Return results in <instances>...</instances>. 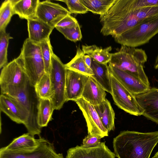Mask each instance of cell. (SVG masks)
<instances>
[{
    "label": "cell",
    "mask_w": 158,
    "mask_h": 158,
    "mask_svg": "<svg viewBox=\"0 0 158 158\" xmlns=\"http://www.w3.org/2000/svg\"><path fill=\"white\" fill-rule=\"evenodd\" d=\"M135 0H116L105 14L100 15L101 33L113 37L129 30L141 21L158 15V6L137 8Z\"/></svg>",
    "instance_id": "6da1fadb"
},
{
    "label": "cell",
    "mask_w": 158,
    "mask_h": 158,
    "mask_svg": "<svg viewBox=\"0 0 158 158\" xmlns=\"http://www.w3.org/2000/svg\"><path fill=\"white\" fill-rule=\"evenodd\" d=\"M158 143V131L143 133L124 131L113 140L114 153L118 158H149Z\"/></svg>",
    "instance_id": "7a4b0ae2"
},
{
    "label": "cell",
    "mask_w": 158,
    "mask_h": 158,
    "mask_svg": "<svg viewBox=\"0 0 158 158\" xmlns=\"http://www.w3.org/2000/svg\"><path fill=\"white\" fill-rule=\"evenodd\" d=\"M147 58L145 51L142 49L122 45L118 52L112 53L109 64L132 75L150 86L143 67Z\"/></svg>",
    "instance_id": "3957f363"
},
{
    "label": "cell",
    "mask_w": 158,
    "mask_h": 158,
    "mask_svg": "<svg viewBox=\"0 0 158 158\" xmlns=\"http://www.w3.org/2000/svg\"><path fill=\"white\" fill-rule=\"evenodd\" d=\"M29 80L20 53L2 68L0 76L1 94L10 96L24 88Z\"/></svg>",
    "instance_id": "277c9868"
},
{
    "label": "cell",
    "mask_w": 158,
    "mask_h": 158,
    "mask_svg": "<svg viewBox=\"0 0 158 158\" xmlns=\"http://www.w3.org/2000/svg\"><path fill=\"white\" fill-rule=\"evenodd\" d=\"M16 99L22 105L27 115V120L24 124L28 133L33 137L40 136L41 128L38 123L40 98L38 96L35 86L29 80L25 87L9 96Z\"/></svg>",
    "instance_id": "5b68a950"
},
{
    "label": "cell",
    "mask_w": 158,
    "mask_h": 158,
    "mask_svg": "<svg viewBox=\"0 0 158 158\" xmlns=\"http://www.w3.org/2000/svg\"><path fill=\"white\" fill-rule=\"evenodd\" d=\"M158 33V15L145 19L122 34L114 37L122 45L136 48L147 43Z\"/></svg>",
    "instance_id": "8992f818"
},
{
    "label": "cell",
    "mask_w": 158,
    "mask_h": 158,
    "mask_svg": "<svg viewBox=\"0 0 158 158\" xmlns=\"http://www.w3.org/2000/svg\"><path fill=\"white\" fill-rule=\"evenodd\" d=\"M20 53L29 81L35 86L45 73L40 44L27 38L24 42Z\"/></svg>",
    "instance_id": "52a82bcc"
},
{
    "label": "cell",
    "mask_w": 158,
    "mask_h": 158,
    "mask_svg": "<svg viewBox=\"0 0 158 158\" xmlns=\"http://www.w3.org/2000/svg\"><path fill=\"white\" fill-rule=\"evenodd\" d=\"M50 73L52 96L50 98L54 109L60 110L66 102L65 87L66 68L53 52Z\"/></svg>",
    "instance_id": "ba28073f"
},
{
    "label": "cell",
    "mask_w": 158,
    "mask_h": 158,
    "mask_svg": "<svg viewBox=\"0 0 158 158\" xmlns=\"http://www.w3.org/2000/svg\"><path fill=\"white\" fill-rule=\"evenodd\" d=\"M110 74L112 91L111 95L116 105L131 115H142L143 110L139 105L135 96Z\"/></svg>",
    "instance_id": "9c48e42d"
},
{
    "label": "cell",
    "mask_w": 158,
    "mask_h": 158,
    "mask_svg": "<svg viewBox=\"0 0 158 158\" xmlns=\"http://www.w3.org/2000/svg\"><path fill=\"white\" fill-rule=\"evenodd\" d=\"M39 143L34 149L19 151L0 150V158H64L62 153H57L53 143L40 137Z\"/></svg>",
    "instance_id": "30bf717a"
},
{
    "label": "cell",
    "mask_w": 158,
    "mask_h": 158,
    "mask_svg": "<svg viewBox=\"0 0 158 158\" xmlns=\"http://www.w3.org/2000/svg\"><path fill=\"white\" fill-rule=\"evenodd\" d=\"M75 102L85 119L88 134L97 136L101 138L108 136L109 132L103 125L94 106L82 97Z\"/></svg>",
    "instance_id": "8fae6325"
},
{
    "label": "cell",
    "mask_w": 158,
    "mask_h": 158,
    "mask_svg": "<svg viewBox=\"0 0 158 158\" xmlns=\"http://www.w3.org/2000/svg\"><path fill=\"white\" fill-rule=\"evenodd\" d=\"M69 14H71L69 11L59 4L46 0L40 2L36 10V17L54 28L61 20Z\"/></svg>",
    "instance_id": "7c38bea8"
},
{
    "label": "cell",
    "mask_w": 158,
    "mask_h": 158,
    "mask_svg": "<svg viewBox=\"0 0 158 158\" xmlns=\"http://www.w3.org/2000/svg\"><path fill=\"white\" fill-rule=\"evenodd\" d=\"M89 76L67 69L66 75V102L75 101L81 98Z\"/></svg>",
    "instance_id": "4fadbf2b"
},
{
    "label": "cell",
    "mask_w": 158,
    "mask_h": 158,
    "mask_svg": "<svg viewBox=\"0 0 158 158\" xmlns=\"http://www.w3.org/2000/svg\"><path fill=\"white\" fill-rule=\"evenodd\" d=\"M143 110L142 115L158 124V88H150L147 92L135 96Z\"/></svg>",
    "instance_id": "5bb4252c"
},
{
    "label": "cell",
    "mask_w": 158,
    "mask_h": 158,
    "mask_svg": "<svg viewBox=\"0 0 158 158\" xmlns=\"http://www.w3.org/2000/svg\"><path fill=\"white\" fill-rule=\"evenodd\" d=\"M104 142L92 147H85L77 145L69 149L66 158H115Z\"/></svg>",
    "instance_id": "9a60e30c"
},
{
    "label": "cell",
    "mask_w": 158,
    "mask_h": 158,
    "mask_svg": "<svg viewBox=\"0 0 158 158\" xmlns=\"http://www.w3.org/2000/svg\"><path fill=\"white\" fill-rule=\"evenodd\" d=\"M110 73L135 96L147 92L150 88L135 77L108 64Z\"/></svg>",
    "instance_id": "2e32d148"
},
{
    "label": "cell",
    "mask_w": 158,
    "mask_h": 158,
    "mask_svg": "<svg viewBox=\"0 0 158 158\" xmlns=\"http://www.w3.org/2000/svg\"><path fill=\"white\" fill-rule=\"evenodd\" d=\"M0 108L1 111L15 123L24 124L26 122L27 115L24 109L15 98L1 94Z\"/></svg>",
    "instance_id": "e0dca14e"
},
{
    "label": "cell",
    "mask_w": 158,
    "mask_h": 158,
    "mask_svg": "<svg viewBox=\"0 0 158 158\" xmlns=\"http://www.w3.org/2000/svg\"><path fill=\"white\" fill-rule=\"evenodd\" d=\"M27 20L28 38L32 42L40 44L50 38L54 28L36 18Z\"/></svg>",
    "instance_id": "ac0fdd59"
},
{
    "label": "cell",
    "mask_w": 158,
    "mask_h": 158,
    "mask_svg": "<svg viewBox=\"0 0 158 158\" xmlns=\"http://www.w3.org/2000/svg\"><path fill=\"white\" fill-rule=\"evenodd\" d=\"M105 91L92 76H89L81 97L95 106L100 104L106 99Z\"/></svg>",
    "instance_id": "d6986e66"
},
{
    "label": "cell",
    "mask_w": 158,
    "mask_h": 158,
    "mask_svg": "<svg viewBox=\"0 0 158 158\" xmlns=\"http://www.w3.org/2000/svg\"><path fill=\"white\" fill-rule=\"evenodd\" d=\"M90 68L94 74L91 76L105 91L111 94V83L107 64L100 63L92 58Z\"/></svg>",
    "instance_id": "ffe728a7"
},
{
    "label": "cell",
    "mask_w": 158,
    "mask_h": 158,
    "mask_svg": "<svg viewBox=\"0 0 158 158\" xmlns=\"http://www.w3.org/2000/svg\"><path fill=\"white\" fill-rule=\"evenodd\" d=\"M14 15L21 19L36 18V12L40 2L39 0H12Z\"/></svg>",
    "instance_id": "44dd1931"
},
{
    "label": "cell",
    "mask_w": 158,
    "mask_h": 158,
    "mask_svg": "<svg viewBox=\"0 0 158 158\" xmlns=\"http://www.w3.org/2000/svg\"><path fill=\"white\" fill-rule=\"evenodd\" d=\"M94 107L104 127L109 132L114 131L115 129V113L109 101L106 98Z\"/></svg>",
    "instance_id": "7402d4cb"
},
{
    "label": "cell",
    "mask_w": 158,
    "mask_h": 158,
    "mask_svg": "<svg viewBox=\"0 0 158 158\" xmlns=\"http://www.w3.org/2000/svg\"><path fill=\"white\" fill-rule=\"evenodd\" d=\"M39 139H35L28 133L14 139L8 145L1 148L8 151H19L31 150L38 145Z\"/></svg>",
    "instance_id": "603a6c76"
},
{
    "label": "cell",
    "mask_w": 158,
    "mask_h": 158,
    "mask_svg": "<svg viewBox=\"0 0 158 158\" xmlns=\"http://www.w3.org/2000/svg\"><path fill=\"white\" fill-rule=\"evenodd\" d=\"M82 50L85 54L101 64H107L110 61L112 53H110L112 48L109 46L102 48L95 45L82 46Z\"/></svg>",
    "instance_id": "cb8c5ba5"
},
{
    "label": "cell",
    "mask_w": 158,
    "mask_h": 158,
    "mask_svg": "<svg viewBox=\"0 0 158 158\" xmlns=\"http://www.w3.org/2000/svg\"><path fill=\"white\" fill-rule=\"evenodd\" d=\"M54 107L50 98H40L38 123L41 128L46 127L52 119Z\"/></svg>",
    "instance_id": "d4e9b609"
},
{
    "label": "cell",
    "mask_w": 158,
    "mask_h": 158,
    "mask_svg": "<svg viewBox=\"0 0 158 158\" xmlns=\"http://www.w3.org/2000/svg\"><path fill=\"white\" fill-rule=\"evenodd\" d=\"M83 52L78 48L74 57L69 62L65 64L67 69L76 71L89 76L94 75L92 71L86 64L83 59Z\"/></svg>",
    "instance_id": "484cf974"
},
{
    "label": "cell",
    "mask_w": 158,
    "mask_h": 158,
    "mask_svg": "<svg viewBox=\"0 0 158 158\" xmlns=\"http://www.w3.org/2000/svg\"><path fill=\"white\" fill-rule=\"evenodd\" d=\"M116 0H80L88 11L102 15L105 14Z\"/></svg>",
    "instance_id": "4316f807"
},
{
    "label": "cell",
    "mask_w": 158,
    "mask_h": 158,
    "mask_svg": "<svg viewBox=\"0 0 158 158\" xmlns=\"http://www.w3.org/2000/svg\"><path fill=\"white\" fill-rule=\"evenodd\" d=\"M12 0L3 2L0 8V32L6 31V28L14 15Z\"/></svg>",
    "instance_id": "83f0119b"
},
{
    "label": "cell",
    "mask_w": 158,
    "mask_h": 158,
    "mask_svg": "<svg viewBox=\"0 0 158 158\" xmlns=\"http://www.w3.org/2000/svg\"><path fill=\"white\" fill-rule=\"evenodd\" d=\"M36 92L40 98H50L52 96L50 74L45 73L34 86Z\"/></svg>",
    "instance_id": "f1b7e54d"
},
{
    "label": "cell",
    "mask_w": 158,
    "mask_h": 158,
    "mask_svg": "<svg viewBox=\"0 0 158 158\" xmlns=\"http://www.w3.org/2000/svg\"><path fill=\"white\" fill-rule=\"evenodd\" d=\"M40 44L44 64L45 72L46 73L49 74L51 68L52 56L53 52L50 38L44 40Z\"/></svg>",
    "instance_id": "f546056e"
},
{
    "label": "cell",
    "mask_w": 158,
    "mask_h": 158,
    "mask_svg": "<svg viewBox=\"0 0 158 158\" xmlns=\"http://www.w3.org/2000/svg\"><path fill=\"white\" fill-rule=\"evenodd\" d=\"M9 33L6 31L0 32V68L7 63V49L10 39H12Z\"/></svg>",
    "instance_id": "4dcf8cb0"
},
{
    "label": "cell",
    "mask_w": 158,
    "mask_h": 158,
    "mask_svg": "<svg viewBox=\"0 0 158 158\" xmlns=\"http://www.w3.org/2000/svg\"><path fill=\"white\" fill-rule=\"evenodd\" d=\"M56 28L66 38L71 41L76 42L82 39V35L79 25L70 28L57 27Z\"/></svg>",
    "instance_id": "1f68e13d"
},
{
    "label": "cell",
    "mask_w": 158,
    "mask_h": 158,
    "mask_svg": "<svg viewBox=\"0 0 158 158\" xmlns=\"http://www.w3.org/2000/svg\"><path fill=\"white\" fill-rule=\"evenodd\" d=\"M67 5L70 14H84L88 11L87 9L80 2V0H60Z\"/></svg>",
    "instance_id": "d6a6232c"
},
{
    "label": "cell",
    "mask_w": 158,
    "mask_h": 158,
    "mask_svg": "<svg viewBox=\"0 0 158 158\" xmlns=\"http://www.w3.org/2000/svg\"><path fill=\"white\" fill-rule=\"evenodd\" d=\"M79 25L77 19L69 14L61 20L56 25L55 28H70Z\"/></svg>",
    "instance_id": "836d02e7"
},
{
    "label": "cell",
    "mask_w": 158,
    "mask_h": 158,
    "mask_svg": "<svg viewBox=\"0 0 158 158\" xmlns=\"http://www.w3.org/2000/svg\"><path fill=\"white\" fill-rule=\"evenodd\" d=\"M101 138L88 134L83 139L82 146L85 147H95L100 143Z\"/></svg>",
    "instance_id": "e575fe53"
},
{
    "label": "cell",
    "mask_w": 158,
    "mask_h": 158,
    "mask_svg": "<svg viewBox=\"0 0 158 158\" xmlns=\"http://www.w3.org/2000/svg\"><path fill=\"white\" fill-rule=\"evenodd\" d=\"M135 6L142 8L158 6V0H135Z\"/></svg>",
    "instance_id": "d590c367"
},
{
    "label": "cell",
    "mask_w": 158,
    "mask_h": 158,
    "mask_svg": "<svg viewBox=\"0 0 158 158\" xmlns=\"http://www.w3.org/2000/svg\"><path fill=\"white\" fill-rule=\"evenodd\" d=\"M83 60L86 65L90 68L91 62L92 58L89 55L84 54L83 56Z\"/></svg>",
    "instance_id": "8d00e7d4"
},
{
    "label": "cell",
    "mask_w": 158,
    "mask_h": 158,
    "mask_svg": "<svg viewBox=\"0 0 158 158\" xmlns=\"http://www.w3.org/2000/svg\"><path fill=\"white\" fill-rule=\"evenodd\" d=\"M154 68L155 69H158V52L154 64Z\"/></svg>",
    "instance_id": "74e56055"
},
{
    "label": "cell",
    "mask_w": 158,
    "mask_h": 158,
    "mask_svg": "<svg viewBox=\"0 0 158 158\" xmlns=\"http://www.w3.org/2000/svg\"><path fill=\"white\" fill-rule=\"evenodd\" d=\"M152 158H158V151L156 153Z\"/></svg>",
    "instance_id": "f35d334b"
}]
</instances>
